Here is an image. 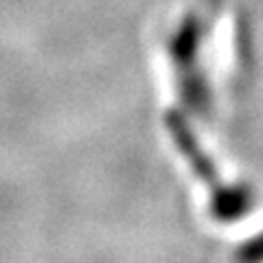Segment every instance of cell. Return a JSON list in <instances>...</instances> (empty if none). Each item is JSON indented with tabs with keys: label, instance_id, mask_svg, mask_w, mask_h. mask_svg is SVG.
I'll use <instances>...</instances> for the list:
<instances>
[{
	"label": "cell",
	"instance_id": "cell-4",
	"mask_svg": "<svg viewBox=\"0 0 263 263\" xmlns=\"http://www.w3.org/2000/svg\"><path fill=\"white\" fill-rule=\"evenodd\" d=\"M237 257L243 259V261H263V233L254 235L252 239H248L239 250H237Z\"/></svg>",
	"mask_w": 263,
	"mask_h": 263
},
{
	"label": "cell",
	"instance_id": "cell-1",
	"mask_svg": "<svg viewBox=\"0 0 263 263\" xmlns=\"http://www.w3.org/2000/svg\"><path fill=\"white\" fill-rule=\"evenodd\" d=\"M164 123H167V129H169L171 138H174V145L186 158V162L191 164L195 176L209 186L213 215L221 221H235L243 215H248L252 209V202H254L252 189L246 184H224L221 182L215 162L202 149V145L197 143L193 129L189 127L186 119L180 112H169Z\"/></svg>",
	"mask_w": 263,
	"mask_h": 263
},
{
	"label": "cell",
	"instance_id": "cell-2",
	"mask_svg": "<svg viewBox=\"0 0 263 263\" xmlns=\"http://www.w3.org/2000/svg\"><path fill=\"white\" fill-rule=\"evenodd\" d=\"M224 7V0H195L169 37V57L178 75L200 68L197 57Z\"/></svg>",
	"mask_w": 263,
	"mask_h": 263
},
{
	"label": "cell",
	"instance_id": "cell-3",
	"mask_svg": "<svg viewBox=\"0 0 263 263\" xmlns=\"http://www.w3.org/2000/svg\"><path fill=\"white\" fill-rule=\"evenodd\" d=\"M178 95L180 101L189 108V112L197 114V117H209L213 105V92L209 77L204 75L202 68L178 75Z\"/></svg>",
	"mask_w": 263,
	"mask_h": 263
}]
</instances>
